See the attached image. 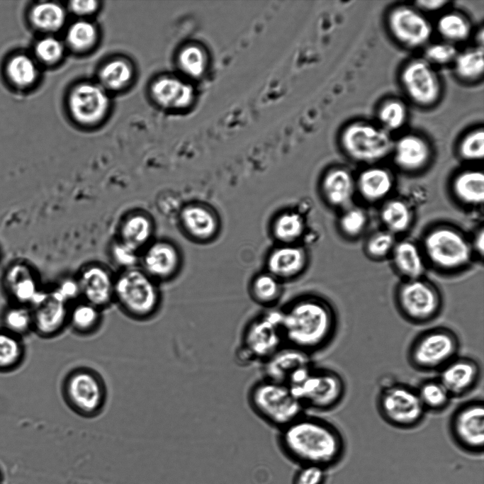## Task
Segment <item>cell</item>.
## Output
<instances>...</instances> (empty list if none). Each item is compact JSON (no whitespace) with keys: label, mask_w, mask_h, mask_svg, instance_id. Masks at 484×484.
<instances>
[{"label":"cell","mask_w":484,"mask_h":484,"mask_svg":"<svg viewBox=\"0 0 484 484\" xmlns=\"http://www.w3.org/2000/svg\"><path fill=\"white\" fill-rule=\"evenodd\" d=\"M278 442L292 459L305 465L327 468L344 458L347 444L341 429L320 415L304 412L278 430Z\"/></svg>","instance_id":"6da1fadb"},{"label":"cell","mask_w":484,"mask_h":484,"mask_svg":"<svg viewBox=\"0 0 484 484\" xmlns=\"http://www.w3.org/2000/svg\"><path fill=\"white\" fill-rule=\"evenodd\" d=\"M278 310L286 344L314 356L327 349L337 337L339 314L325 298L301 297Z\"/></svg>","instance_id":"7a4b0ae2"},{"label":"cell","mask_w":484,"mask_h":484,"mask_svg":"<svg viewBox=\"0 0 484 484\" xmlns=\"http://www.w3.org/2000/svg\"><path fill=\"white\" fill-rule=\"evenodd\" d=\"M305 412H330L338 408L347 394V384L337 371L315 363L301 371L288 385Z\"/></svg>","instance_id":"3957f363"},{"label":"cell","mask_w":484,"mask_h":484,"mask_svg":"<svg viewBox=\"0 0 484 484\" xmlns=\"http://www.w3.org/2000/svg\"><path fill=\"white\" fill-rule=\"evenodd\" d=\"M284 344L278 308L264 309L244 324L235 361L243 367L261 365Z\"/></svg>","instance_id":"277c9868"},{"label":"cell","mask_w":484,"mask_h":484,"mask_svg":"<svg viewBox=\"0 0 484 484\" xmlns=\"http://www.w3.org/2000/svg\"><path fill=\"white\" fill-rule=\"evenodd\" d=\"M458 334L446 325H435L417 332L406 351L409 366L421 373H437L460 354Z\"/></svg>","instance_id":"5b68a950"},{"label":"cell","mask_w":484,"mask_h":484,"mask_svg":"<svg viewBox=\"0 0 484 484\" xmlns=\"http://www.w3.org/2000/svg\"><path fill=\"white\" fill-rule=\"evenodd\" d=\"M247 401L256 416L278 430L305 412L288 385L264 377L249 388Z\"/></svg>","instance_id":"8992f818"},{"label":"cell","mask_w":484,"mask_h":484,"mask_svg":"<svg viewBox=\"0 0 484 484\" xmlns=\"http://www.w3.org/2000/svg\"><path fill=\"white\" fill-rule=\"evenodd\" d=\"M161 300L157 282L140 267L122 269L115 276L114 302L129 317L141 321L152 318Z\"/></svg>","instance_id":"52a82bcc"},{"label":"cell","mask_w":484,"mask_h":484,"mask_svg":"<svg viewBox=\"0 0 484 484\" xmlns=\"http://www.w3.org/2000/svg\"><path fill=\"white\" fill-rule=\"evenodd\" d=\"M376 408L386 424L400 430L418 428L427 415L416 388L403 382L381 385L376 398Z\"/></svg>","instance_id":"ba28073f"},{"label":"cell","mask_w":484,"mask_h":484,"mask_svg":"<svg viewBox=\"0 0 484 484\" xmlns=\"http://www.w3.org/2000/svg\"><path fill=\"white\" fill-rule=\"evenodd\" d=\"M395 306L409 325L423 326L435 322L441 315L444 302L439 291L421 278L407 280L396 290Z\"/></svg>","instance_id":"9c48e42d"},{"label":"cell","mask_w":484,"mask_h":484,"mask_svg":"<svg viewBox=\"0 0 484 484\" xmlns=\"http://www.w3.org/2000/svg\"><path fill=\"white\" fill-rule=\"evenodd\" d=\"M339 142L350 159L372 164L391 154L394 140L390 133L376 123L359 120L344 127Z\"/></svg>","instance_id":"30bf717a"},{"label":"cell","mask_w":484,"mask_h":484,"mask_svg":"<svg viewBox=\"0 0 484 484\" xmlns=\"http://www.w3.org/2000/svg\"><path fill=\"white\" fill-rule=\"evenodd\" d=\"M447 431L454 444L471 456L484 450V401L475 397L460 403L447 421Z\"/></svg>","instance_id":"8fae6325"},{"label":"cell","mask_w":484,"mask_h":484,"mask_svg":"<svg viewBox=\"0 0 484 484\" xmlns=\"http://www.w3.org/2000/svg\"><path fill=\"white\" fill-rule=\"evenodd\" d=\"M63 395L68 405L81 416L98 415L106 400V389L101 377L86 368H75L63 383Z\"/></svg>","instance_id":"7c38bea8"},{"label":"cell","mask_w":484,"mask_h":484,"mask_svg":"<svg viewBox=\"0 0 484 484\" xmlns=\"http://www.w3.org/2000/svg\"><path fill=\"white\" fill-rule=\"evenodd\" d=\"M400 84L411 103L422 108L436 106L443 94L441 79L435 67L422 57L412 58L402 67Z\"/></svg>","instance_id":"4fadbf2b"},{"label":"cell","mask_w":484,"mask_h":484,"mask_svg":"<svg viewBox=\"0 0 484 484\" xmlns=\"http://www.w3.org/2000/svg\"><path fill=\"white\" fill-rule=\"evenodd\" d=\"M424 249L434 266L445 270L466 266L472 254L471 245L463 235L448 226L430 230L424 237Z\"/></svg>","instance_id":"5bb4252c"},{"label":"cell","mask_w":484,"mask_h":484,"mask_svg":"<svg viewBox=\"0 0 484 484\" xmlns=\"http://www.w3.org/2000/svg\"><path fill=\"white\" fill-rule=\"evenodd\" d=\"M385 23L393 39L409 50L424 48L429 43L433 33L429 20L413 5L400 4L391 8Z\"/></svg>","instance_id":"9a60e30c"},{"label":"cell","mask_w":484,"mask_h":484,"mask_svg":"<svg viewBox=\"0 0 484 484\" xmlns=\"http://www.w3.org/2000/svg\"><path fill=\"white\" fill-rule=\"evenodd\" d=\"M70 305L55 288L43 290L30 307L33 332L44 338L60 334L68 326Z\"/></svg>","instance_id":"2e32d148"},{"label":"cell","mask_w":484,"mask_h":484,"mask_svg":"<svg viewBox=\"0 0 484 484\" xmlns=\"http://www.w3.org/2000/svg\"><path fill=\"white\" fill-rule=\"evenodd\" d=\"M482 375V366L478 359L460 354L437 373L453 400L471 394L479 386Z\"/></svg>","instance_id":"e0dca14e"},{"label":"cell","mask_w":484,"mask_h":484,"mask_svg":"<svg viewBox=\"0 0 484 484\" xmlns=\"http://www.w3.org/2000/svg\"><path fill=\"white\" fill-rule=\"evenodd\" d=\"M81 300L103 310L114 302L115 276L104 266H84L76 278Z\"/></svg>","instance_id":"ac0fdd59"},{"label":"cell","mask_w":484,"mask_h":484,"mask_svg":"<svg viewBox=\"0 0 484 484\" xmlns=\"http://www.w3.org/2000/svg\"><path fill=\"white\" fill-rule=\"evenodd\" d=\"M141 269L156 282L171 279L177 273L181 263L178 249L166 240H156L140 253Z\"/></svg>","instance_id":"d6986e66"},{"label":"cell","mask_w":484,"mask_h":484,"mask_svg":"<svg viewBox=\"0 0 484 484\" xmlns=\"http://www.w3.org/2000/svg\"><path fill=\"white\" fill-rule=\"evenodd\" d=\"M313 356L284 344L261 366L262 377L288 385L301 371L315 363Z\"/></svg>","instance_id":"ffe728a7"},{"label":"cell","mask_w":484,"mask_h":484,"mask_svg":"<svg viewBox=\"0 0 484 484\" xmlns=\"http://www.w3.org/2000/svg\"><path fill=\"white\" fill-rule=\"evenodd\" d=\"M3 286L11 303L31 307L43 290L33 268L23 261L11 264L3 277Z\"/></svg>","instance_id":"44dd1931"},{"label":"cell","mask_w":484,"mask_h":484,"mask_svg":"<svg viewBox=\"0 0 484 484\" xmlns=\"http://www.w3.org/2000/svg\"><path fill=\"white\" fill-rule=\"evenodd\" d=\"M391 154L399 169L415 172L422 170L429 163L432 150L426 138L419 134L410 133L394 140Z\"/></svg>","instance_id":"7402d4cb"},{"label":"cell","mask_w":484,"mask_h":484,"mask_svg":"<svg viewBox=\"0 0 484 484\" xmlns=\"http://www.w3.org/2000/svg\"><path fill=\"white\" fill-rule=\"evenodd\" d=\"M69 106L74 117L83 123H94L99 120L108 109V99L99 86L81 84L72 93Z\"/></svg>","instance_id":"603a6c76"},{"label":"cell","mask_w":484,"mask_h":484,"mask_svg":"<svg viewBox=\"0 0 484 484\" xmlns=\"http://www.w3.org/2000/svg\"><path fill=\"white\" fill-rule=\"evenodd\" d=\"M154 225L152 219L142 211H134L122 220L117 240L139 252L153 241Z\"/></svg>","instance_id":"cb8c5ba5"},{"label":"cell","mask_w":484,"mask_h":484,"mask_svg":"<svg viewBox=\"0 0 484 484\" xmlns=\"http://www.w3.org/2000/svg\"><path fill=\"white\" fill-rule=\"evenodd\" d=\"M356 182L351 173L338 167L328 171L322 182V191L326 201L335 207H346L351 201Z\"/></svg>","instance_id":"d4e9b609"},{"label":"cell","mask_w":484,"mask_h":484,"mask_svg":"<svg viewBox=\"0 0 484 484\" xmlns=\"http://www.w3.org/2000/svg\"><path fill=\"white\" fill-rule=\"evenodd\" d=\"M355 182L360 195L368 202H376L387 197L394 184L391 173L380 167L364 169Z\"/></svg>","instance_id":"484cf974"},{"label":"cell","mask_w":484,"mask_h":484,"mask_svg":"<svg viewBox=\"0 0 484 484\" xmlns=\"http://www.w3.org/2000/svg\"><path fill=\"white\" fill-rule=\"evenodd\" d=\"M154 99L162 106L169 108H184L193 99L192 87L174 78H162L152 86Z\"/></svg>","instance_id":"4316f807"},{"label":"cell","mask_w":484,"mask_h":484,"mask_svg":"<svg viewBox=\"0 0 484 484\" xmlns=\"http://www.w3.org/2000/svg\"><path fill=\"white\" fill-rule=\"evenodd\" d=\"M7 82L18 90H26L37 81L38 69L32 57L26 54L16 53L9 57L4 66Z\"/></svg>","instance_id":"83f0119b"},{"label":"cell","mask_w":484,"mask_h":484,"mask_svg":"<svg viewBox=\"0 0 484 484\" xmlns=\"http://www.w3.org/2000/svg\"><path fill=\"white\" fill-rule=\"evenodd\" d=\"M179 220L183 229L196 239H208L217 228L214 215L208 210L197 205L184 208L180 213Z\"/></svg>","instance_id":"f1b7e54d"},{"label":"cell","mask_w":484,"mask_h":484,"mask_svg":"<svg viewBox=\"0 0 484 484\" xmlns=\"http://www.w3.org/2000/svg\"><path fill=\"white\" fill-rule=\"evenodd\" d=\"M415 388L427 414H442L449 409L453 400L437 376L422 380Z\"/></svg>","instance_id":"f546056e"},{"label":"cell","mask_w":484,"mask_h":484,"mask_svg":"<svg viewBox=\"0 0 484 484\" xmlns=\"http://www.w3.org/2000/svg\"><path fill=\"white\" fill-rule=\"evenodd\" d=\"M102 310L83 300H77L69 307L68 326L79 335H91L101 326Z\"/></svg>","instance_id":"4dcf8cb0"},{"label":"cell","mask_w":484,"mask_h":484,"mask_svg":"<svg viewBox=\"0 0 484 484\" xmlns=\"http://www.w3.org/2000/svg\"><path fill=\"white\" fill-rule=\"evenodd\" d=\"M392 253L394 265L401 274L407 280L420 278L424 271V262L414 242L404 240L396 243Z\"/></svg>","instance_id":"1f68e13d"},{"label":"cell","mask_w":484,"mask_h":484,"mask_svg":"<svg viewBox=\"0 0 484 484\" xmlns=\"http://www.w3.org/2000/svg\"><path fill=\"white\" fill-rule=\"evenodd\" d=\"M305 263V255L301 248L284 246L272 252L269 257L268 266L275 277L286 278L300 272Z\"/></svg>","instance_id":"d6a6232c"},{"label":"cell","mask_w":484,"mask_h":484,"mask_svg":"<svg viewBox=\"0 0 484 484\" xmlns=\"http://www.w3.org/2000/svg\"><path fill=\"white\" fill-rule=\"evenodd\" d=\"M452 66L454 74L462 82L473 84L481 80L484 72L483 47L476 45L458 51Z\"/></svg>","instance_id":"836d02e7"},{"label":"cell","mask_w":484,"mask_h":484,"mask_svg":"<svg viewBox=\"0 0 484 484\" xmlns=\"http://www.w3.org/2000/svg\"><path fill=\"white\" fill-rule=\"evenodd\" d=\"M456 197L462 203L477 206L484 201V175L478 170H467L456 175L452 183Z\"/></svg>","instance_id":"e575fe53"},{"label":"cell","mask_w":484,"mask_h":484,"mask_svg":"<svg viewBox=\"0 0 484 484\" xmlns=\"http://www.w3.org/2000/svg\"><path fill=\"white\" fill-rule=\"evenodd\" d=\"M436 29L444 41L455 45L467 40L472 33L469 19L456 11L442 14L436 23Z\"/></svg>","instance_id":"d590c367"},{"label":"cell","mask_w":484,"mask_h":484,"mask_svg":"<svg viewBox=\"0 0 484 484\" xmlns=\"http://www.w3.org/2000/svg\"><path fill=\"white\" fill-rule=\"evenodd\" d=\"M381 218L386 230L393 235L407 230L412 221L410 206L403 200L395 198L388 201L383 206Z\"/></svg>","instance_id":"8d00e7d4"},{"label":"cell","mask_w":484,"mask_h":484,"mask_svg":"<svg viewBox=\"0 0 484 484\" xmlns=\"http://www.w3.org/2000/svg\"><path fill=\"white\" fill-rule=\"evenodd\" d=\"M26 349L22 337L0 328V372L16 369L23 363Z\"/></svg>","instance_id":"74e56055"},{"label":"cell","mask_w":484,"mask_h":484,"mask_svg":"<svg viewBox=\"0 0 484 484\" xmlns=\"http://www.w3.org/2000/svg\"><path fill=\"white\" fill-rule=\"evenodd\" d=\"M376 118V123L391 134L406 124L408 118L407 107L399 99H386L378 106Z\"/></svg>","instance_id":"f35d334b"},{"label":"cell","mask_w":484,"mask_h":484,"mask_svg":"<svg viewBox=\"0 0 484 484\" xmlns=\"http://www.w3.org/2000/svg\"><path fill=\"white\" fill-rule=\"evenodd\" d=\"M1 327L23 337L33 332V313L30 307L10 303L1 314Z\"/></svg>","instance_id":"ab89813d"},{"label":"cell","mask_w":484,"mask_h":484,"mask_svg":"<svg viewBox=\"0 0 484 484\" xmlns=\"http://www.w3.org/2000/svg\"><path fill=\"white\" fill-rule=\"evenodd\" d=\"M64 12L59 5L44 2L35 4L29 11L28 20L36 29L54 31L59 29L64 21Z\"/></svg>","instance_id":"60d3db41"},{"label":"cell","mask_w":484,"mask_h":484,"mask_svg":"<svg viewBox=\"0 0 484 484\" xmlns=\"http://www.w3.org/2000/svg\"><path fill=\"white\" fill-rule=\"evenodd\" d=\"M254 300L265 309L276 308L281 295L280 284L272 274H263L254 279L251 287Z\"/></svg>","instance_id":"b9f144b4"},{"label":"cell","mask_w":484,"mask_h":484,"mask_svg":"<svg viewBox=\"0 0 484 484\" xmlns=\"http://www.w3.org/2000/svg\"><path fill=\"white\" fill-rule=\"evenodd\" d=\"M460 157L466 161H478L484 157V130L475 128L462 137L458 145Z\"/></svg>","instance_id":"7bdbcfd3"},{"label":"cell","mask_w":484,"mask_h":484,"mask_svg":"<svg viewBox=\"0 0 484 484\" xmlns=\"http://www.w3.org/2000/svg\"><path fill=\"white\" fill-rule=\"evenodd\" d=\"M304 230L302 218L296 213H286L280 215L274 225V232L279 240L284 242L298 239Z\"/></svg>","instance_id":"ee69618b"},{"label":"cell","mask_w":484,"mask_h":484,"mask_svg":"<svg viewBox=\"0 0 484 484\" xmlns=\"http://www.w3.org/2000/svg\"><path fill=\"white\" fill-rule=\"evenodd\" d=\"M423 49L422 57L434 67L452 64L458 52L455 45L445 41L429 43Z\"/></svg>","instance_id":"f6af8a7d"},{"label":"cell","mask_w":484,"mask_h":484,"mask_svg":"<svg viewBox=\"0 0 484 484\" xmlns=\"http://www.w3.org/2000/svg\"><path fill=\"white\" fill-rule=\"evenodd\" d=\"M132 75L129 65L121 60L107 64L101 71L103 83L111 89H118L125 85Z\"/></svg>","instance_id":"bcb514c9"},{"label":"cell","mask_w":484,"mask_h":484,"mask_svg":"<svg viewBox=\"0 0 484 484\" xmlns=\"http://www.w3.org/2000/svg\"><path fill=\"white\" fill-rule=\"evenodd\" d=\"M367 224V216L359 208H349L342 214L339 225L342 232L349 237L359 236Z\"/></svg>","instance_id":"7dc6e473"},{"label":"cell","mask_w":484,"mask_h":484,"mask_svg":"<svg viewBox=\"0 0 484 484\" xmlns=\"http://www.w3.org/2000/svg\"><path fill=\"white\" fill-rule=\"evenodd\" d=\"M96 36V30L91 23L79 21L69 28L67 40L72 47L82 50L87 49L94 43Z\"/></svg>","instance_id":"c3c4849f"},{"label":"cell","mask_w":484,"mask_h":484,"mask_svg":"<svg viewBox=\"0 0 484 484\" xmlns=\"http://www.w3.org/2000/svg\"><path fill=\"white\" fill-rule=\"evenodd\" d=\"M179 61L182 69L192 77L200 76L206 67V57L203 50L196 46L184 48Z\"/></svg>","instance_id":"681fc988"},{"label":"cell","mask_w":484,"mask_h":484,"mask_svg":"<svg viewBox=\"0 0 484 484\" xmlns=\"http://www.w3.org/2000/svg\"><path fill=\"white\" fill-rule=\"evenodd\" d=\"M395 244L393 233L388 230L379 231L368 240L366 249L371 257L380 259L392 252Z\"/></svg>","instance_id":"f907efd6"},{"label":"cell","mask_w":484,"mask_h":484,"mask_svg":"<svg viewBox=\"0 0 484 484\" xmlns=\"http://www.w3.org/2000/svg\"><path fill=\"white\" fill-rule=\"evenodd\" d=\"M34 50L36 57L40 62L52 64L60 59L63 53V47L57 39L47 37L35 44Z\"/></svg>","instance_id":"816d5d0a"},{"label":"cell","mask_w":484,"mask_h":484,"mask_svg":"<svg viewBox=\"0 0 484 484\" xmlns=\"http://www.w3.org/2000/svg\"><path fill=\"white\" fill-rule=\"evenodd\" d=\"M111 254L113 261L123 269L135 267L140 261V254L117 239L111 246Z\"/></svg>","instance_id":"f5cc1de1"},{"label":"cell","mask_w":484,"mask_h":484,"mask_svg":"<svg viewBox=\"0 0 484 484\" xmlns=\"http://www.w3.org/2000/svg\"><path fill=\"white\" fill-rule=\"evenodd\" d=\"M325 469L314 465H305L294 478L293 484H325Z\"/></svg>","instance_id":"db71d44e"},{"label":"cell","mask_w":484,"mask_h":484,"mask_svg":"<svg viewBox=\"0 0 484 484\" xmlns=\"http://www.w3.org/2000/svg\"><path fill=\"white\" fill-rule=\"evenodd\" d=\"M449 3L440 0H419L414 2L413 6L423 13L437 12L443 9Z\"/></svg>","instance_id":"11a10c76"},{"label":"cell","mask_w":484,"mask_h":484,"mask_svg":"<svg viewBox=\"0 0 484 484\" xmlns=\"http://www.w3.org/2000/svg\"><path fill=\"white\" fill-rule=\"evenodd\" d=\"M71 8L77 14H88L96 9L97 2L96 1H73L71 2Z\"/></svg>","instance_id":"9f6ffc18"},{"label":"cell","mask_w":484,"mask_h":484,"mask_svg":"<svg viewBox=\"0 0 484 484\" xmlns=\"http://www.w3.org/2000/svg\"><path fill=\"white\" fill-rule=\"evenodd\" d=\"M473 243L474 249L482 257L484 252V231L483 228L476 233Z\"/></svg>","instance_id":"6f0895ef"}]
</instances>
